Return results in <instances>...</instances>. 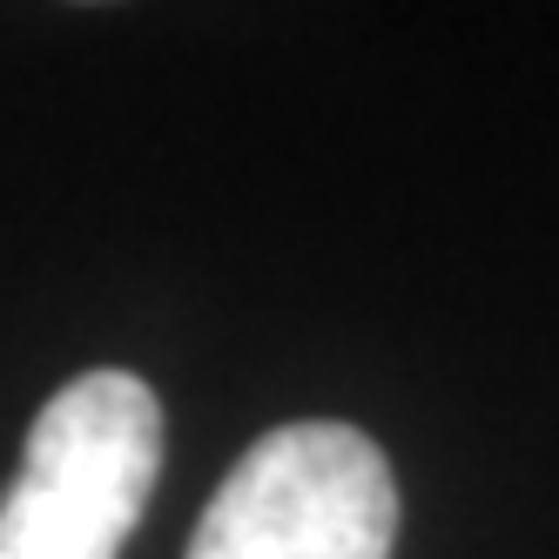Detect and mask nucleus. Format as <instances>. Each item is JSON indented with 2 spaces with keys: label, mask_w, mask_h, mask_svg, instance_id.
Returning a JSON list of instances; mask_svg holds the SVG:
<instances>
[{
  "label": "nucleus",
  "mask_w": 559,
  "mask_h": 559,
  "mask_svg": "<svg viewBox=\"0 0 559 559\" xmlns=\"http://www.w3.org/2000/svg\"><path fill=\"white\" fill-rule=\"evenodd\" d=\"M163 472V405L135 371L68 378L0 492V559H122Z\"/></svg>",
  "instance_id": "f257e3e1"
},
{
  "label": "nucleus",
  "mask_w": 559,
  "mask_h": 559,
  "mask_svg": "<svg viewBox=\"0 0 559 559\" xmlns=\"http://www.w3.org/2000/svg\"><path fill=\"white\" fill-rule=\"evenodd\" d=\"M397 486L357 425L297 418L263 431L195 519L182 559H391Z\"/></svg>",
  "instance_id": "f03ea898"
}]
</instances>
